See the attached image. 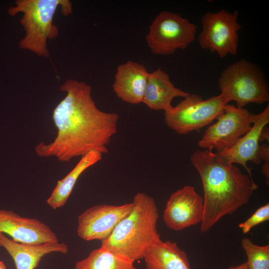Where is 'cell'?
<instances>
[{
	"mask_svg": "<svg viewBox=\"0 0 269 269\" xmlns=\"http://www.w3.org/2000/svg\"><path fill=\"white\" fill-rule=\"evenodd\" d=\"M228 103L222 94L206 100L190 94L171 110L164 112V121L177 133L186 134L210 124L223 113Z\"/></svg>",
	"mask_w": 269,
	"mask_h": 269,
	"instance_id": "6",
	"label": "cell"
},
{
	"mask_svg": "<svg viewBox=\"0 0 269 269\" xmlns=\"http://www.w3.org/2000/svg\"><path fill=\"white\" fill-rule=\"evenodd\" d=\"M0 269H6L4 264L1 261H0Z\"/></svg>",
	"mask_w": 269,
	"mask_h": 269,
	"instance_id": "26",
	"label": "cell"
},
{
	"mask_svg": "<svg viewBox=\"0 0 269 269\" xmlns=\"http://www.w3.org/2000/svg\"><path fill=\"white\" fill-rule=\"evenodd\" d=\"M218 83L221 94L228 102L235 101L238 108L269 100L268 85L263 74L257 66L245 59L227 67Z\"/></svg>",
	"mask_w": 269,
	"mask_h": 269,
	"instance_id": "5",
	"label": "cell"
},
{
	"mask_svg": "<svg viewBox=\"0 0 269 269\" xmlns=\"http://www.w3.org/2000/svg\"><path fill=\"white\" fill-rule=\"evenodd\" d=\"M269 128L265 127L263 129L261 136H260V142L264 141V140H267L269 141Z\"/></svg>",
	"mask_w": 269,
	"mask_h": 269,
	"instance_id": "23",
	"label": "cell"
},
{
	"mask_svg": "<svg viewBox=\"0 0 269 269\" xmlns=\"http://www.w3.org/2000/svg\"><path fill=\"white\" fill-rule=\"evenodd\" d=\"M15 4L7 11L11 16L23 13L20 23L25 33L18 42L19 48L39 56L49 58L47 40L56 38L59 33L58 27L53 23L54 15L59 7L64 16L71 14L73 11L71 2L68 0H17Z\"/></svg>",
	"mask_w": 269,
	"mask_h": 269,
	"instance_id": "4",
	"label": "cell"
},
{
	"mask_svg": "<svg viewBox=\"0 0 269 269\" xmlns=\"http://www.w3.org/2000/svg\"><path fill=\"white\" fill-rule=\"evenodd\" d=\"M254 114L244 108L226 104L223 113L210 125L198 141L201 148L220 152L232 147L248 132L253 124Z\"/></svg>",
	"mask_w": 269,
	"mask_h": 269,
	"instance_id": "9",
	"label": "cell"
},
{
	"mask_svg": "<svg viewBox=\"0 0 269 269\" xmlns=\"http://www.w3.org/2000/svg\"><path fill=\"white\" fill-rule=\"evenodd\" d=\"M269 220V203L259 208L255 213L239 227L244 234L248 233L256 226Z\"/></svg>",
	"mask_w": 269,
	"mask_h": 269,
	"instance_id": "21",
	"label": "cell"
},
{
	"mask_svg": "<svg viewBox=\"0 0 269 269\" xmlns=\"http://www.w3.org/2000/svg\"><path fill=\"white\" fill-rule=\"evenodd\" d=\"M228 269H248L247 262L243 263L236 266H231Z\"/></svg>",
	"mask_w": 269,
	"mask_h": 269,
	"instance_id": "25",
	"label": "cell"
},
{
	"mask_svg": "<svg viewBox=\"0 0 269 269\" xmlns=\"http://www.w3.org/2000/svg\"><path fill=\"white\" fill-rule=\"evenodd\" d=\"M134 262L100 247L77 262L75 269H136Z\"/></svg>",
	"mask_w": 269,
	"mask_h": 269,
	"instance_id": "19",
	"label": "cell"
},
{
	"mask_svg": "<svg viewBox=\"0 0 269 269\" xmlns=\"http://www.w3.org/2000/svg\"><path fill=\"white\" fill-rule=\"evenodd\" d=\"M203 212V198L193 186L186 185L171 194L163 220L169 229L180 231L201 223Z\"/></svg>",
	"mask_w": 269,
	"mask_h": 269,
	"instance_id": "11",
	"label": "cell"
},
{
	"mask_svg": "<svg viewBox=\"0 0 269 269\" xmlns=\"http://www.w3.org/2000/svg\"><path fill=\"white\" fill-rule=\"evenodd\" d=\"M190 162L201 177L203 188L202 233L248 203L259 188L239 167L225 162L212 151L196 150L191 155Z\"/></svg>",
	"mask_w": 269,
	"mask_h": 269,
	"instance_id": "2",
	"label": "cell"
},
{
	"mask_svg": "<svg viewBox=\"0 0 269 269\" xmlns=\"http://www.w3.org/2000/svg\"><path fill=\"white\" fill-rule=\"evenodd\" d=\"M149 73L143 65L132 60L119 65L113 84L114 92L126 103H142Z\"/></svg>",
	"mask_w": 269,
	"mask_h": 269,
	"instance_id": "14",
	"label": "cell"
},
{
	"mask_svg": "<svg viewBox=\"0 0 269 269\" xmlns=\"http://www.w3.org/2000/svg\"><path fill=\"white\" fill-rule=\"evenodd\" d=\"M60 90L66 96L53 111L57 135L48 144L39 143L34 148L36 154L68 162L91 151L107 153L108 145L117 133L119 115L100 110L91 86L83 81L68 79Z\"/></svg>",
	"mask_w": 269,
	"mask_h": 269,
	"instance_id": "1",
	"label": "cell"
},
{
	"mask_svg": "<svg viewBox=\"0 0 269 269\" xmlns=\"http://www.w3.org/2000/svg\"><path fill=\"white\" fill-rule=\"evenodd\" d=\"M103 154L91 151L81 156L75 167L63 178L57 181L55 187L46 200L53 209L63 207L67 202L80 176L87 168L102 159Z\"/></svg>",
	"mask_w": 269,
	"mask_h": 269,
	"instance_id": "18",
	"label": "cell"
},
{
	"mask_svg": "<svg viewBox=\"0 0 269 269\" xmlns=\"http://www.w3.org/2000/svg\"><path fill=\"white\" fill-rule=\"evenodd\" d=\"M269 162H265L264 164L262 166V172L263 174L268 179V181H269Z\"/></svg>",
	"mask_w": 269,
	"mask_h": 269,
	"instance_id": "24",
	"label": "cell"
},
{
	"mask_svg": "<svg viewBox=\"0 0 269 269\" xmlns=\"http://www.w3.org/2000/svg\"><path fill=\"white\" fill-rule=\"evenodd\" d=\"M259 156L261 160L265 162H269V146L266 143L260 145L259 150Z\"/></svg>",
	"mask_w": 269,
	"mask_h": 269,
	"instance_id": "22",
	"label": "cell"
},
{
	"mask_svg": "<svg viewBox=\"0 0 269 269\" xmlns=\"http://www.w3.org/2000/svg\"><path fill=\"white\" fill-rule=\"evenodd\" d=\"M239 12L222 9L217 12H207L201 19L202 29L198 43L202 49L216 52L221 58L237 53L238 32L242 25L238 21Z\"/></svg>",
	"mask_w": 269,
	"mask_h": 269,
	"instance_id": "8",
	"label": "cell"
},
{
	"mask_svg": "<svg viewBox=\"0 0 269 269\" xmlns=\"http://www.w3.org/2000/svg\"><path fill=\"white\" fill-rule=\"evenodd\" d=\"M0 247L12 258L16 269H35L42 258L52 253L66 254L68 246L64 243L48 242L36 245L16 242L0 233Z\"/></svg>",
	"mask_w": 269,
	"mask_h": 269,
	"instance_id": "15",
	"label": "cell"
},
{
	"mask_svg": "<svg viewBox=\"0 0 269 269\" xmlns=\"http://www.w3.org/2000/svg\"><path fill=\"white\" fill-rule=\"evenodd\" d=\"M269 123V105L260 113L254 114L253 124L250 130L241 137L235 144L228 149L216 152L225 162L238 163L243 166L253 181L251 170L247 166V162L252 161L260 164L259 156L260 136L262 132Z\"/></svg>",
	"mask_w": 269,
	"mask_h": 269,
	"instance_id": "13",
	"label": "cell"
},
{
	"mask_svg": "<svg viewBox=\"0 0 269 269\" xmlns=\"http://www.w3.org/2000/svg\"><path fill=\"white\" fill-rule=\"evenodd\" d=\"M0 233L24 244L59 242L56 234L45 223L20 216L11 210L0 209Z\"/></svg>",
	"mask_w": 269,
	"mask_h": 269,
	"instance_id": "12",
	"label": "cell"
},
{
	"mask_svg": "<svg viewBox=\"0 0 269 269\" xmlns=\"http://www.w3.org/2000/svg\"><path fill=\"white\" fill-rule=\"evenodd\" d=\"M190 93L176 87L170 80L169 75L160 68L149 73L142 103L150 109L171 110L174 98H185Z\"/></svg>",
	"mask_w": 269,
	"mask_h": 269,
	"instance_id": "16",
	"label": "cell"
},
{
	"mask_svg": "<svg viewBox=\"0 0 269 269\" xmlns=\"http://www.w3.org/2000/svg\"><path fill=\"white\" fill-rule=\"evenodd\" d=\"M132 210L117 225L101 247L133 262L143 259L162 240L157 229L158 210L154 199L143 192L134 197Z\"/></svg>",
	"mask_w": 269,
	"mask_h": 269,
	"instance_id": "3",
	"label": "cell"
},
{
	"mask_svg": "<svg viewBox=\"0 0 269 269\" xmlns=\"http://www.w3.org/2000/svg\"><path fill=\"white\" fill-rule=\"evenodd\" d=\"M143 260L147 269H191L187 254L170 241L153 245Z\"/></svg>",
	"mask_w": 269,
	"mask_h": 269,
	"instance_id": "17",
	"label": "cell"
},
{
	"mask_svg": "<svg viewBox=\"0 0 269 269\" xmlns=\"http://www.w3.org/2000/svg\"><path fill=\"white\" fill-rule=\"evenodd\" d=\"M133 207L132 202L121 205L100 204L87 208L78 217V236L86 241L106 239Z\"/></svg>",
	"mask_w": 269,
	"mask_h": 269,
	"instance_id": "10",
	"label": "cell"
},
{
	"mask_svg": "<svg viewBox=\"0 0 269 269\" xmlns=\"http://www.w3.org/2000/svg\"><path fill=\"white\" fill-rule=\"evenodd\" d=\"M242 247L247 257L248 269H269V245L259 246L249 238H244Z\"/></svg>",
	"mask_w": 269,
	"mask_h": 269,
	"instance_id": "20",
	"label": "cell"
},
{
	"mask_svg": "<svg viewBox=\"0 0 269 269\" xmlns=\"http://www.w3.org/2000/svg\"><path fill=\"white\" fill-rule=\"evenodd\" d=\"M197 26L180 14L162 10L149 26L145 40L155 54L167 55L186 49L195 39Z\"/></svg>",
	"mask_w": 269,
	"mask_h": 269,
	"instance_id": "7",
	"label": "cell"
}]
</instances>
